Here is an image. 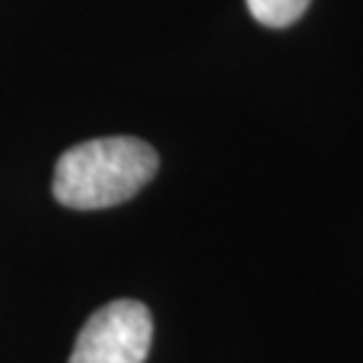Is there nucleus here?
<instances>
[{"label":"nucleus","mask_w":363,"mask_h":363,"mask_svg":"<svg viewBox=\"0 0 363 363\" xmlns=\"http://www.w3.org/2000/svg\"><path fill=\"white\" fill-rule=\"evenodd\" d=\"M159 156L140 138H97L73 145L54 169V199L73 210H103L127 202L151 181Z\"/></svg>","instance_id":"nucleus-1"},{"label":"nucleus","mask_w":363,"mask_h":363,"mask_svg":"<svg viewBox=\"0 0 363 363\" xmlns=\"http://www.w3.org/2000/svg\"><path fill=\"white\" fill-rule=\"evenodd\" d=\"M154 339V320L135 298L111 301L81 328L70 363H143Z\"/></svg>","instance_id":"nucleus-2"},{"label":"nucleus","mask_w":363,"mask_h":363,"mask_svg":"<svg viewBox=\"0 0 363 363\" xmlns=\"http://www.w3.org/2000/svg\"><path fill=\"white\" fill-rule=\"evenodd\" d=\"M310 0H247L253 19L264 27H288L307 11Z\"/></svg>","instance_id":"nucleus-3"}]
</instances>
